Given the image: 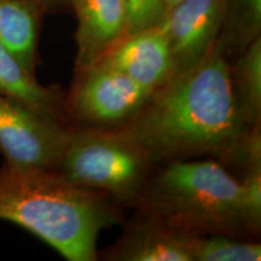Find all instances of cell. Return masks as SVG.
<instances>
[{
    "label": "cell",
    "instance_id": "1",
    "mask_svg": "<svg viewBox=\"0 0 261 261\" xmlns=\"http://www.w3.org/2000/svg\"><path fill=\"white\" fill-rule=\"evenodd\" d=\"M244 127L231 92L228 61L215 47L190 69L172 75L128 121L113 127L154 166L220 160Z\"/></svg>",
    "mask_w": 261,
    "mask_h": 261
},
{
    "label": "cell",
    "instance_id": "2",
    "mask_svg": "<svg viewBox=\"0 0 261 261\" xmlns=\"http://www.w3.org/2000/svg\"><path fill=\"white\" fill-rule=\"evenodd\" d=\"M120 208L57 171L6 161L0 168V219L29 231L69 261L98 259V234L120 223Z\"/></svg>",
    "mask_w": 261,
    "mask_h": 261
},
{
    "label": "cell",
    "instance_id": "3",
    "mask_svg": "<svg viewBox=\"0 0 261 261\" xmlns=\"http://www.w3.org/2000/svg\"><path fill=\"white\" fill-rule=\"evenodd\" d=\"M129 208L184 236L256 240L244 213L240 179L214 159L156 166Z\"/></svg>",
    "mask_w": 261,
    "mask_h": 261
},
{
    "label": "cell",
    "instance_id": "4",
    "mask_svg": "<svg viewBox=\"0 0 261 261\" xmlns=\"http://www.w3.org/2000/svg\"><path fill=\"white\" fill-rule=\"evenodd\" d=\"M155 167L121 130L74 127L57 172L71 184L129 208Z\"/></svg>",
    "mask_w": 261,
    "mask_h": 261
},
{
    "label": "cell",
    "instance_id": "5",
    "mask_svg": "<svg viewBox=\"0 0 261 261\" xmlns=\"http://www.w3.org/2000/svg\"><path fill=\"white\" fill-rule=\"evenodd\" d=\"M150 94L121 71L96 64L75 73L65 103L74 127L113 128L128 121Z\"/></svg>",
    "mask_w": 261,
    "mask_h": 261
},
{
    "label": "cell",
    "instance_id": "6",
    "mask_svg": "<svg viewBox=\"0 0 261 261\" xmlns=\"http://www.w3.org/2000/svg\"><path fill=\"white\" fill-rule=\"evenodd\" d=\"M74 127L0 94V151L21 167L58 171Z\"/></svg>",
    "mask_w": 261,
    "mask_h": 261
},
{
    "label": "cell",
    "instance_id": "7",
    "mask_svg": "<svg viewBox=\"0 0 261 261\" xmlns=\"http://www.w3.org/2000/svg\"><path fill=\"white\" fill-rule=\"evenodd\" d=\"M225 0H180L163 16L173 75L190 69L217 45L224 22Z\"/></svg>",
    "mask_w": 261,
    "mask_h": 261
},
{
    "label": "cell",
    "instance_id": "8",
    "mask_svg": "<svg viewBox=\"0 0 261 261\" xmlns=\"http://www.w3.org/2000/svg\"><path fill=\"white\" fill-rule=\"evenodd\" d=\"M97 64L121 71L151 92L173 75L171 52L160 24L126 34Z\"/></svg>",
    "mask_w": 261,
    "mask_h": 261
},
{
    "label": "cell",
    "instance_id": "9",
    "mask_svg": "<svg viewBox=\"0 0 261 261\" xmlns=\"http://www.w3.org/2000/svg\"><path fill=\"white\" fill-rule=\"evenodd\" d=\"M76 16L75 73L96 65L127 34L123 0H69Z\"/></svg>",
    "mask_w": 261,
    "mask_h": 261
},
{
    "label": "cell",
    "instance_id": "10",
    "mask_svg": "<svg viewBox=\"0 0 261 261\" xmlns=\"http://www.w3.org/2000/svg\"><path fill=\"white\" fill-rule=\"evenodd\" d=\"M190 237L136 213L100 257L109 261H192Z\"/></svg>",
    "mask_w": 261,
    "mask_h": 261
},
{
    "label": "cell",
    "instance_id": "11",
    "mask_svg": "<svg viewBox=\"0 0 261 261\" xmlns=\"http://www.w3.org/2000/svg\"><path fill=\"white\" fill-rule=\"evenodd\" d=\"M0 94L28 107L33 112L71 125L67 112V93L57 85L44 86L0 42ZM74 127V126H73Z\"/></svg>",
    "mask_w": 261,
    "mask_h": 261
},
{
    "label": "cell",
    "instance_id": "12",
    "mask_svg": "<svg viewBox=\"0 0 261 261\" xmlns=\"http://www.w3.org/2000/svg\"><path fill=\"white\" fill-rule=\"evenodd\" d=\"M45 15L41 0H0V42L33 74Z\"/></svg>",
    "mask_w": 261,
    "mask_h": 261
},
{
    "label": "cell",
    "instance_id": "13",
    "mask_svg": "<svg viewBox=\"0 0 261 261\" xmlns=\"http://www.w3.org/2000/svg\"><path fill=\"white\" fill-rule=\"evenodd\" d=\"M231 92L244 126L261 122V37L228 61Z\"/></svg>",
    "mask_w": 261,
    "mask_h": 261
},
{
    "label": "cell",
    "instance_id": "14",
    "mask_svg": "<svg viewBox=\"0 0 261 261\" xmlns=\"http://www.w3.org/2000/svg\"><path fill=\"white\" fill-rule=\"evenodd\" d=\"M261 37V0H225L224 22L217 47L232 60Z\"/></svg>",
    "mask_w": 261,
    "mask_h": 261
},
{
    "label": "cell",
    "instance_id": "15",
    "mask_svg": "<svg viewBox=\"0 0 261 261\" xmlns=\"http://www.w3.org/2000/svg\"><path fill=\"white\" fill-rule=\"evenodd\" d=\"M189 248L192 261H260L261 244L226 234L191 236Z\"/></svg>",
    "mask_w": 261,
    "mask_h": 261
},
{
    "label": "cell",
    "instance_id": "16",
    "mask_svg": "<svg viewBox=\"0 0 261 261\" xmlns=\"http://www.w3.org/2000/svg\"><path fill=\"white\" fill-rule=\"evenodd\" d=\"M218 161L237 179L261 171V122L244 127Z\"/></svg>",
    "mask_w": 261,
    "mask_h": 261
},
{
    "label": "cell",
    "instance_id": "17",
    "mask_svg": "<svg viewBox=\"0 0 261 261\" xmlns=\"http://www.w3.org/2000/svg\"><path fill=\"white\" fill-rule=\"evenodd\" d=\"M127 34L161 23L165 9L162 0H123Z\"/></svg>",
    "mask_w": 261,
    "mask_h": 261
},
{
    "label": "cell",
    "instance_id": "18",
    "mask_svg": "<svg viewBox=\"0 0 261 261\" xmlns=\"http://www.w3.org/2000/svg\"><path fill=\"white\" fill-rule=\"evenodd\" d=\"M41 2L46 10V15L70 9L69 0H41Z\"/></svg>",
    "mask_w": 261,
    "mask_h": 261
},
{
    "label": "cell",
    "instance_id": "19",
    "mask_svg": "<svg viewBox=\"0 0 261 261\" xmlns=\"http://www.w3.org/2000/svg\"><path fill=\"white\" fill-rule=\"evenodd\" d=\"M162 2H163V9H165V14H166L169 9L173 8V6L177 4V3L180 2V0H162Z\"/></svg>",
    "mask_w": 261,
    "mask_h": 261
}]
</instances>
